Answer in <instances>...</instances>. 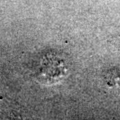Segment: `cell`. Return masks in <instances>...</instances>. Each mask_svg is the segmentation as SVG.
<instances>
[{
    "mask_svg": "<svg viewBox=\"0 0 120 120\" xmlns=\"http://www.w3.org/2000/svg\"><path fill=\"white\" fill-rule=\"evenodd\" d=\"M66 75L67 69L64 61L55 56L47 55L40 61L36 77L41 83L50 85L62 80Z\"/></svg>",
    "mask_w": 120,
    "mask_h": 120,
    "instance_id": "1",
    "label": "cell"
},
{
    "mask_svg": "<svg viewBox=\"0 0 120 120\" xmlns=\"http://www.w3.org/2000/svg\"><path fill=\"white\" fill-rule=\"evenodd\" d=\"M12 120H32V118L20 110H14L12 112Z\"/></svg>",
    "mask_w": 120,
    "mask_h": 120,
    "instance_id": "2",
    "label": "cell"
}]
</instances>
